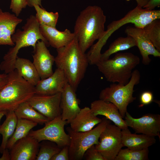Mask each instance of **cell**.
<instances>
[{
  "mask_svg": "<svg viewBox=\"0 0 160 160\" xmlns=\"http://www.w3.org/2000/svg\"><path fill=\"white\" fill-rule=\"evenodd\" d=\"M38 124L33 121L23 119H18L14 133L8 140L6 148L10 150L18 140L28 135L30 131Z\"/></svg>",
  "mask_w": 160,
  "mask_h": 160,
  "instance_id": "27",
  "label": "cell"
},
{
  "mask_svg": "<svg viewBox=\"0 0 160 160\" xmlns=\"http://www.w3.org/2000/svg\"><path fill=\"white\" fill-rule=\"evenodd\" d=\"M121 133L123 147L130 149L137 150L148 149L156 141L155 137L132 134L128 128L121 129Z\"/></svg>",
  "mask_w": 160,
  "mask_h": 160,
  "instance_id": "22",
  "label": "cell"
},
{
  "mask_svg": "<svg viewBox=\"0 0 160 160\" xmlns=\"http://www.w3.org/2000/svg\"><path fill=\"white\" fill-rule=\"evenodd\" d=\"M5 115L6 119L0 126V134L2 136L0 145V153H1L6 148L7 142L14 132L18 119L14 111L7 112Z\"/></svg>",
  "mask_w": 160,
  "mask_h": 160,
  "instance_id": "24",
  "label": "cell"
},
{
  "mask_svg": "<svg viewBox=\"0 0 160 160\" xmlns=\"http://www.w3.org/2000/svg\"><path fill=\"white\" fill-rule=\"evenodd\" d=\"M8 74L7 82L0 90V110L7 112L14 111L35 94L34 86L20 76L15 70Z\"/></svg>",
  "mask_w": 160,
  "mask_h": 160,
  "instance_id": "5",
  "label": "cell"
},
{
  "mask_svg": "<svg viewBox=\"0 0 160 160\" xmlns=\"http://www.w3.org/2000/svg\"><path fill=\"white\" fill-rule=\"evenodd\" d=\"M90 108L95 115L104 116L121 129L128 128L117 107L113 104L99 99L92 102Z\"/></svg>",
  "mask_w": 160,
  "mask_h": 160,
  "instance_id": "18",
  "label": "cell"
},
{
  "mask_svg": "<svg viewBox=\"0 0 160 160\" xmlns=\"http://www.w3.org/2000/svg\"><path fill=\"white\" fill-rule=\"evenodd\" d=\"M14 67L20 76L34 86L41 80L35 66L28 59L17 57Z\"/></svg>",
  "mask_w": 160,
  "mask_h": 160,
  "instance_id": "23",
  "label": "cell"
},
{
  "mask_svg": "<svg viewBox=\"0 0 160 160\" xmlns=\"http://www.w3.org/2000/svg\"><path fill=\"white\" fill-rule=\"evenodd\" d=\"M140 72L137 69L134 70L127 84L123 85L113 83L111 84L101 90L99 99L115 105L123 118L127 112V106L136 99L133 96L134 87L140 83Z\"/></svg>",
  "mask_w": 160,
  "mask_h": 160,
  "instance_id": "7",
  "label": "cell"
},
{
  "mask_svg": "<svg viewBox=\"0 0 160 160\" xmlns=\"http://www.w3.org/2000/svg\"><path fill=\"white\" fill-rule=\"evenodd\" d=\"M124 118L127 126L132 128L136 133L158 136L160 138V115L159 114L148 113L140 118H135L127 111Z\"/></svg>",
  "mask_w": 160,
  "mask_h": 160,
  "instance_id": "11",
  "label": "cell"
},
{
  "mask_svg": "<svg viewBox=\"0 0 160 160\" xmlns=\"http://www.w3.org/2000/svg\"><path fill=\"white\" fill-rule=\"evenodd\" d=\"M143 29L153 45L160 52V19L153 20Z\"/></svg>",
  "mask_w": 160,
  "mask_h": 160,
  "instance_id": "30",
  "label": "cell"
},
{
  "mask_svg": "<svg viewBox=\"0 0 160 160\" xmlns=\"http://www.w3.org/2000/svg\"><path fill=\"white\" fill-rule=\"evenodd\" d=\"M39 143L28 135L20 139L13 145L9 152L11 160H35Z\"/></svg>",
  "mask_w": 160,
  "mask_h": 160,
  "instance_id": "16",
  "label": "cell"
},
{
  "mask_svg": "<svg viewBox=\"0 0 160 160\" xmlns=\"http://www.w3.org/2000/svg\"><path fill=\"white\" fill-rule=\"evenodd\" d=\"M22 28L23 30L17 29L12 35L11 39L15 45L4 55L0 64V70L5 73L8 74L15 70V63L21 48L31 46L34 49L39 40L43 41L47 46L49 45L41 32L40 24L35 16L30 15Z\"/></svg>",
  "mask_w": 160,
  "mask_h": 160,
  "instance_id": "3",
  "label": "cell"
},
{
  "mask_svg": "<svg viewBox=\"0 0 160 160\" xmlns=\"http://www.w3.org/2000/svg\"><path fill=\"white\" fill-rule=\"evenodd\" d=\"M36 11L35 17L40 25L56 28L59 17V14L48 12L39 5L34 7Z\"/></svg>",
  "mask_w": 160,
  "mask_h": 160,
  "instance_id": "28",
  "label": "cell"
},
{
  "mask_svg": "<svg viewBox=\"0 0 160 160\" xmlns=\"http://www.w3.org/2000/svg\"><path fill=\"white\" fill-rule=\"evenodd\" d=\"M40 29L49 45L56 49L67 45L75 37L74 33L67 29L60 31L56 28L40 25Z\"/></svg>",
  "mask_w": 160,
  "mask_h": 160,
  "instance_id": "20",
  "label": "cell"
},
{
  "mask_svg": "<svg viewBox=\"0 0 160 160\" xmlns=\"http://www.w3.org/2000/svg\"><path fill=\"white\" fill-rule=\"evenodd\" d=\"M8 74L5 73H0V90L7 84L8 80Z\"/></svg>",
  "mask_w": 160,
  "mask_h": 160,
  "instance_id": "37",
  "label": "cell"
},
{
  "mask_svg": "<svg viewBox=\"0 0 160 160\" xmlns=\"http://www.w3.org/2000/svg\"><path fill=\"white\" fill-rule=\"evenodd\" d=\"M42 0H27V5L30 7H34L35 5H39L42 7L41 4Z\"/></svg>",
  "mask_w": 160,
  "mask_h": 160,
  "instance_id": "38",
  "label": "cell"
},
{
  "mask_svg": "<svg viewBox=\"0 0 160 160\" xmlns=\"http://www.w3.org/2000/svg\"><path fill=\"white\" fill-rule=\"evenodd\" d=\"M22 20L15 14L3 12L0 8V45H15L11 37L17 26Z\"/></svg>",
  "mask_w": 160,
  "mask_h": 160,
  "instance_id": "19",
  "label": "cell"
},
{
  "mask_svg": "<svg viewBox=\"0 0 160 160\" xmlns=\"http://www.w3.org/2000/svg\"><path fill=\"white\" fill-rule=\"evenodd\" d=\"M18 119L28 120L42 125L49 120L26 101L20 104L14 111Z\"/></svg>",
  "mask_w": 160,
  "mask_h": 160,
  "instance_id": "25",
  "label": "cell"
},
{
  "mask_svg": "<svg viewBox=\"0 0 160 160\" xmlns=\"http://www.w3.org/2000/svg\"><path fill=\"white\" fill-rule=\"evenodd\" d=\"M102 120L93 113L90 108L85 107L81 109L69 124L74 131L84 132L91 130Z\"/></svg>",
  "mask_w": 160,
  "mask_h": 160,
  "instance_id": "21",
  "label": "cell"
},
{
  "mask_svg": "<svg viewBox=\"0 0 160 160\" xmlns=\"http://www.w3.org/2000/svg\"><path fill=\"white\" fill-rule=\"evenodd\" d=\"M136 46L135 41L132 37L127 36L126 37H119L111 44L108 49L101 54L100 61L107 59L111 55L119 52Z\"/></svg>",
  "mask_w": 160,
  "mask_h": 160,
  "instance_id": "26",
  "label": "cell"
},
{
  "mask_svg": "<svg viewBox=\"0 0 160 160\" xmlns=\"http://www.w3.org/2000/svg\"><path fill=\"white\" fill-rule=\"evenodd\" d=\"M125 32L127 36L132 37L135 41L144 65H148L151 62V59L149 55L156 57H160V52L153 45L143 28L129 26L126 28Z\"/></svg>",
  "mask_w": 160,
  "mask_h": 160,
  "instance_id": "14",
  "label": "cell"
},
{
  "mask_svg": "<svg viewBox=\"0 0 160 160\" xmlns=\"http://www.w3.org/2000/svg\"><path fill=\"white\" fill-rule=\"evenodd\" d=\"M7 112L5 111L0 110V122L2 117L5 115L6 114ZM0 135H1L0 134Z\"/></svg>",
  "mask_w": 160,
  "mask_h": 160,
  "instance_id": "41",
  "label": "cell"
},
{
  "mask_svg": "<svg viewBox=\"0 0 160 160\" xmlns=\"http://www.w3.org/2000/svg\"><path fill=\"white\" fill-rule=\"evenodd\" d=\"M149 152L148 148L140 150L128 148L121 149L115 160H148Z\"/></svg>",
  "mask_w": 160,
  "mask_h": 160,
  "instance_id": "31",
  "label": "cell"
},
{
  "mask_svg": "<svg viewBox=\"0 0 160 160\" xmlns=\"http://www.w3.org/2000/svg\"><path fill=\"white\" fill-rule=\"evenodd\" d=\"M61 93L51 95L35 94L27 101L49 121L61 115Z\"/></svg>",
  "mask_w": 160,
  "mask_h": 160,
  "instance_id": "12",
  "label": "cell"
},
{
  "mask_svg": "<svg viewBox=\"0 0 160 160\" xmlns=\"http://www.w3.org/2000/svg\"><path fill=\"white\" fill-rule=\"evenodd\" d=\"M140 61L139 57L132 53L119 52L111 58L100 61L96 65L107 81L125 85Z\"/></svg>",
  "mask_w": 160,
  "mask_h": 160,
  "instance_id": "4",
  "label": "cell"
},
{
  "mask_svg": "<svg viewBox=\"0 0 160 160\" xmlns=\"http://www.w3.org/2000/svg\"><path fill=\"white\" fill-rule=\"evenodd\" d=\"M83 158L86 160H105L102 155L93 145L85 151Z\"/></svg>",
  "mask_w": 160,
  "mask_h": 160,
  "instance_id": "32",
  "label": "cell"
},
{
  "mask_svg": "<svg viewBox=\"0 0 160 160\" xmlns=\"http://www.w3.org/2000/svg\"><path fill=\"white\" fill-rule=\"evenodd\" d=\"M27 6V0H11L10 9L18 17L22 10Z\"/></svg>",
  "mask_w": 160,
  "mask_h": 160,
  "instance_id": "33",
  "label": "cell"
},
{
  "mask_svg": "<svg viewBox=\"0 0 160 160\" xmlns=\"http://www.w3.org/2000/svg\"><path fill=\"white\" fill-rule=\"evenodd\" d=\"M160 6V0H149L143 8L147 10H154L156 7Z\"/></svg>",
  "mask_w": 160,
  "mask_h": 160,
  "instance_id": "36",
  "label": "cell"
},
{
  "mask_svg": "<svg viewBox=\"0 0 160 160\" xmlns=\"http://www.w3.org/2000/svg\"><path fill=\"white\" fill-rule=\"evenodd\" d=\"M140 99L141 106L149 104L153 101V94L149 91H144L141 94Z\"/></svg>",
  "mask_w": 160,
  "mask_h": 160,
  "instance_id": "34",
  "label": "cell"
},
{
  "mask_svg": "<svg viewBox=\"0 0 160 160\" xmlns=\"http://www.w3.org/2000/svg\"><path fill=\"white\" fill-rule=\"evenodd\" d=\"M76 91L67 83L61 93L60 108L62 119L69 124L81 108Z\"/></svg>",
  "mask_w": 160,
  "mask_h": 160,
  "instance_id": "17",
  "label": "cell"
},
{
  "mask_svg": "<svg viewBox=\"0 0 160 160\" xmlns=\"http://www.w3.org/2000/svg\"><path fill=\"white\" fill-rule=\"evenodd\" d=\"M57 51L56 66L63 71L68 83L76 91L89 63L87 55L81 49L76 36L69 44Z\"/></svg>",
  "mask_w": 160,
  "mask_h": 160,
  "instance_id": "1",
  "label": "cell"
},
{
  "mask_svg": "<svg viewBox=\"0 0 160 160\" xmlns=\"http://www.w3.org/2000/svg\"><path fill=\"white\" fill-rule=\"evenodd\" d=\"M67 83V79L64 72L57 68L51 75L41 79L34 86L35 94L51 95L61 93Z\"/></svg>",
  "mask_w": 160,
  "mask_h": 160,
  "instance_id": "15",
  "label": "cell"
},
{
  "mask_svg": "<svg viewBox=\"0 0 160 160\" xmlns=\"http://www.w3.org/2000/svg\"><path fill=\"white\" fill-rule=\"evenodd\" d=\"M67 124L66 121L62 119L60 115L49 121L41 129L36 130H31L28 135L39 143L43 140H48L63 148L68 146L70 144L69 136L64 129V127Z\"/></svg>",
  "mask_w": 160,
  "mask_h": 160,
  "instance_id": "9",
  "label": "cell"
},
{
  "mask_svg": "<svg viewBox=\"0 0 160 160\" xmlns=\"http://www.w3.org/2000/svg\"><path fill=\"white\" fill-rule=\"evenodd\" d=\"M156 19H160L159 9L150 10L137 6L121 19L110 23L103 36L92 45V49L96 53H100L103 47L112 34L126 24L132 23L135 27L143 28L147 24Z\"/></svg>",
  "mask_w": 160,
  "mask_h": 160,
  "instance_id": "6",
  "label": "cell"
},
{
  "mask_svg": "<svg viewBox=\"0 0 160 160\" xmlns=\"http://www.w3.org/2000/svg\"><path fill=\"white\" fill-rule=\"evenodd\" d=\"M127 1H129L130 0H125ZM137 2V6L142 8L146 5L149 0H135Z\"/></svg>",
  "mask_w": 160,
  "mask_h": 160,
  "instance_id": "40",
  "label": "cell"
},
{
  "mask_svg": "<svg viewBox=\"0 0 160 160\" xmlns=\"http://www.w3.org/2000/svg\"><path fill=\"white\" fill-rule=\"evenodd\" d=\"M8 149L7 148L2 153V155L0 158V160H10V153L8 151Z\"/></svg>",
  "mask_w": 160,
  "mask_h": 160,
  "instance_id": "39",
  "label": "cell"
},
{
  "mask_svg": "<svg viewBox=\"0 0 160 160\" xmlns=\"http://www.w3.org/2000/svg\"><path fill=\"white\" fill-rule=\"evenodd\" d=\"M47 45L43 41H38L34 49L33 63L41 79H46L53 73L52 66L55 57L50 53Z\"/></svg>",
  "mask_w": 160,
  "mask_h": 160,
  "instance_id": "13",
  "label": "cell"
},
{
  "mask_svg": "<svg viewBox=\"0 0 160 160\" xmlns=\"http://www.w3.org/2000/svg\"><path fill=\"white\" fill-rule=\"evenodd\" d=\"M111 121L104 117L95 127L84 132H75L70 127H67L66 130L70 139L68 146L69 160L82 159L87 149L93 145L98 143L101 133Z\"/></svg>",
  "mask_w": 160,
  "mask_h": 160,
  "instance_id": "8",
  "label": "cell"
},
{
  "mask_svg": "<svg viewBox=\"0 0 160 160\" xmlns=\"http://www.w3.org/2000/svg\"><path fill=\"white\" fill-rule=\"evenodd\" d=\"M68 146L63 147L61 150L52 158L51 160H69Z\"/></svg>",
  "mask_w": 160,
  "mask_h": 160,
  "instance_id": "35",
  "label": "cell"
},
{
  "mask_svg": "<svg viewBox=\"0 0 160 160\" xmlns=\"http://www.w3.org/2000/svg\"><path fill=\"white\" fill-rule=\"evenodd\" d=\"M39 143V148L36 160H51L58 153L61 148L55 143L48 140H43Z\"/></svg>",
  "mask_w": 160,
  "mask_h": 160,
  "instance_id": "29",
  "label": "cell"
},
{
  "mask_svg": "<svg viewBox=\"0 0 160 160\" xmlns=\"http://www.w3.org/2000/svg\"><path fill=\"white\" fill-rule=\"evenodd\" d=\"M95 146L105 160H115L123 147L121 129L115 124H108L101 133L98 143Z\"/></svg>",
  "mask_w": 160,
  "mask_h": 160,
  "instance_id": "10",
  "label": "cell"
},
{
  "mask_svg": "<svg viewBox=\"0 0 160 160\" xmlns=\"http://www.w3.org/2000/svg\"><path fill=\"white\" fill-rule=\"evenodd\" d=\"M106 21L103 11L98 6H89L80 12L75 22L73 33L83 52L103 36Z\"/></svg>",
  "mask_w": 160,
  "mask_h": 160,
  "instance_id": "2",
  "label": "cell"
}]
</instances>
